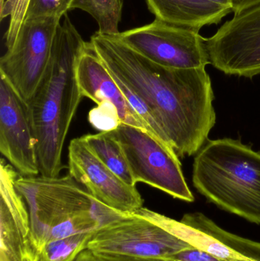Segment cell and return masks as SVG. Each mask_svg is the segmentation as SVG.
<instances>
[{
	"instance_id": "obj_1",
	"label": "cell",
	"mask_w": 260,
	"mask_h": 261,
	"mask_svg": "<svg viewBox=\"0 0 260 261\" xmlns=\"http://www.w3.org/2000/svg\"><path fill=\"white\" fill-rule=\"evenodd\" d=\"M90 42L108 71L146 102L177 156L196 154L216 122L213 89L206 68L162 67L115 35L96 32Z\"/></svg>"
},
{
	"instance_id": "obj_2",
	"label": "cell",
	"mask_w": 260,
	"mask_h": 261,
	"mask_svg": "<svg viewBox=\"0 0 260 261\" xmlns=\"http://www.w3.org/2000/svg\"><path fill=\"white\" fill-rule=\"evenodd\" d=\"M85 44L68 15H64L55 35L45 73L27 102L42 176L56 177L64 168L63 148L82 98L76 66Z\"/></svg>"
},
{
	"instance_id": "obj_3",
	"label": "cell",
	"mask_w": 260,
	"mask_h": 261,
	"mask_svg": "<svg viewBox=\"0 0 260 261\" xmlns=\"http://www.w3.org/2000/svg\"><path fill=\"white\" fill-rule=\"evenodd\" d=\"M15 187L27 205L40 251L49 242L96 231L130 215L99 202L70 174L18 176Z\"/></svg>"
},
{
	"instance_id": "obj_4",
	"label": "cell",
	"mask_w": 260,
	"mask_h": 261,
	"mask_svg": "<svg viewBox=\"0 0 260 261\" xmlns=\"http://www.w3.org/2000/svg\"><path fill=\"white\" fill-rule=\"evenodd\" d=\"M192 181L209 202L260 225V152L238 140H208L194 160Z\"/></svg>"
},
{
	"instance_id": "obj_5",
	"label": "cell",
	"mask_w": 260,
	"mask_h": 261,
	"mask_svg": "<svg viewBox=\"0 0 260 261\" xmlns=\"http://www.w3.org/2000/svg\"><path fill=\"white\" fill-rule=\"evenodd\" d=\"M110 132L120 142L136 184L143 182L175 199L194 202L180 158L172 147L148 130L125 123Z\"/></svg>"
},
{
	"instance_id": "obj_6",
	"label": "cell",
	"mask_w": 260,
	"mask_h": 261,
	"mask_svg": "<svg viewBox=\"0 0 260 261\" xmlns=\"http://www.w3.org/2000/svg\"><path fill=\"white\" fill-rule=\"evenodd\" d=\"M115 36L147 59L166 68L201 69L210 64L206 38L195 29L155 18L150 24Z\"/></svg>"
},
{
	"instance_id": "obj_7",
	"label": "cell",
	"mask_w": 260,
	"mask_h": 261,
	"mask_svg": "<svg viewBox=\"0 0 260 261\" xmlns=\"http://www.w3.org/2000/svg\"><path fill=\"white\" fill-rule=\"evenodd\" d=\"M61 22L56 17L24 20L13 45L0 59V76L26 102L45 73Z\"/></svg>"
},
{
	"instance_id": "obj_8",
	"label": "cell",
	"mask_w": 260,
	"mask_h": 261,
	"mask_svg": "<svg viewBox=\"0 0 260 261\" xmlns=\"http://www.w3.org/2000/svg\"><path fill=\"white\" fill-rule=\"evenodd\" d=\"M190 248L193 247L134 213L96 230L87 245V249L98 254L143 258H169Z\"/></svg>"
},
{
	"instance_id": "obj_9",
	"label": "cell",
	"mask_w": 260,
	"mask_h": 261,
	"mask_svg": "<svg viewBox=\"0 0 260 261\" xmlns=\"http://www.w3.org/2000/svg\"><path fill=\"white\" fill-rule=\"evenodd\" d=\"M210 64L227 75L260 74V3L235 14L206 38Z\"/></svg>"
},
{
	"instance_id": "obj_10",
	"label": "cell",
	"mask_w": 260,
	"mask_h": 261,
	"mask_svg": "<svg viewBox=\"0 0 260 261\" xmlns=\"http://www.w3.org/2000/svg\"><path fill=\"white\" fill-rule=\"evenodd\" d=\"M68 158L69 174L104 205L125 214L143 208V199L136 187L124 182L107 167L83 137L70 141Z\"/></svg>"
},
{
	"instance_id": "obj_11",
	"label": "cell",
	"mask_w": 260,
	"mask_h": 261,
	"mask_svg": "<svg viewBox=\"0 0 260 261\" xmlns=\"http://www.w3.org/2000/svg\"><path fill=\"white\" fill-rule=\"evenodd\" d=\"M0 151L21 176L40 174L36 140L28 106L2 76Z\"/></svg>"
},
{
	"instance_id": "obj_12",
	"label": "cell",
	"mask_w": 260,
	"mask_h": 261,
	"mask_svg": "<svg viewBox=\"0 0 260 261\" xmlns=\"http://www.w3.org/2000/svg\"><path fill=\"white\" fill-rule=\"evenodd\" d=\"M17 170L0 164V261H40L28 210L15 187Z\"/></svg>"
},
{
	"instance_id": "obj_13",
	"label": "cell",
	"mask_w": 260,
	"mask_h": 261,
	"mask_svg": "<svg viewBox=\"0 0 260 261\" xmlns=\"http://www.w3.org/2000/svg\"><path fill=\"white\" fill-rule=\"evenodd\" d=\"M76 76L82 97L89 98L97 106L111 104L117 110L122 123L150 132L148 125L130 105L90 41L86 42L78 58Z\"/></svg>"
},
{
	"instance_id": "obj_14",
	"label": "cell",
	"mask_w": 260,
	"mask_h": 261,
	"mask_svg": "<svg viewBox=\"0 0 260 261\" xmlns=\"http://www.w3.org/2000/svg\"><path fill=\"white\" fill-rule=\"evenodd\" d=\"M146 3L157 19L198 31L204 26L219 24L232 12L207 0H146Z\"/></svg>"
},
{
	"instance_id": "obj_15",
	"label": "cell",
	"mask_w": 260,
	"mask_h": 261,
	"mask_svg": "<svg viewBox=\"0 0 260 261\" xmlns=\"http://www.w3.org/2000/svg\"><path fill=\"white\" fill-rule=\"evenodd\" d=\"M134 214L142 216L160 225L171 234L187 242L193 248L206 251L218 258L227 261L242 260L246 258L245 256L241 253L232 249L212 236L186 225L181 221L178 222L175 219L166 217L163 215L143 207L137 210Z\"/></svg>"
},
{
	"instance_id": "obj_16",
	"label": "cell",
	"mask_w": 260,
	"mask_h": 261,
	"mask_svg": "<svg viewBox=\"0 0 260 261\" xmlns=\"http://www.w3.org/2000/svg\"><path fill=\"white\" fill-rule=\"evenodd\" d=\"M84 140L98 158L124 182L136 187V182L120 142L110 132L84 135Z\"/></svg>"
},
{
	"instance_id": "obj_17",
	"label": "cell",
	"mask_w": 260,
	"mask_h": 261,
	"mask_svg": "<svg viewBox=\"0 0 260 261\" xmlns=\"http://www.w3.org/2000/svg\"><path fill=\"white\" fill-rule=\"evenodd\" d=\"M181 222L203 231L243 255L245 259L233 261H260V242L237 236L218 226L212 219L201 213L184 215Z\"/></svg>"
},
{
	"instance_id": "obj_18",
	"label": "cell",
	"mask_w": 260,
	"mask_h": 261,
	"mask_svg": "<svg viewBox=\"0 0 260 261\" xmlns=\"http://www.w3.org/2000/svg\"><path fill=\"white\" fill-rule=\"evenodd\" d=\"M124 0H74L72 9H80L91 15L99 26V33L116 35L119 33Z\"/></svg>"
},
{
	"instance_id": "obj_19",
	"label": "cell",
	"mask_w": 260,
	"mask_h": 261,
	"mask_svg": "<svg viewBox=\"0 0 260 261\" xmlns=\"http://www.w3.org/2000/svg\"><path fill=\"white\" fill-rule=\"evenodd\" d=\"M94 232L80 233L49 242L40 251V261H74L86 249Z\"/></svg>"
},
{
	"instance_id": "obj_20",
	"label": "cell",
	"mask_w": 260,
	"mask_h": 261,
	"mask_svg": "<svg viewBox=\"0 0 260 261\" xmlns=\"http://www.w3.org/2000/svg\"><path fill=\"white\" fill-rule=\"evenodd\" d=\"M74 0H30L25 19L56 17L61 18L71 10ZM24 19V20H25Z\"/></svg>"
},
{
	"instance_id": "obj_21",
	"label": "cell",
	"mask_w": 260,
	"mask_h": 261,
	"mask_svg": "<svg viewBox=\"0 0 260 261\" xmlns=\"http://www.w3.org/2000/svg\"><path fill=\"white\" fill-rule=\"evenodd\" d=\"M89 118L90 123L101 132L115 129L122 123L117 110L108 103L102 104L93 109L90 111Z\"/></svg>"
},
{
	"instance_id": "obj_22",
	"label": "cell",
	"mask_w": 260,
	"mask_h": 261,
	"mask_svg": "<svg viewBox=\"0 0 260 261\" xmlns=\"http://www.w3.org/2000/svg\"><path fill=\"white\" fill-rule=\"evenodd\" d=\"M169 258L176 261H227L195 248L183 250Z\"/></svg>"
},
{
	"instance_id": "obj_23",
	"label": "cell",
	"mask_w": 260,
	"mask_h": 261,
	"mask_svg": "<svg viewBox=\"0 0 260 261\" xmlns=\"http://www.w3.org/2000/svg\"><path fill=\"white\" fill-rule=\"evenodd\" d=\"M98 254V253H97ZM100 254L106 261H176L165 257H153V258H143V257H128V256L114 255V254Z\"/></svg>"
},
{
	"instance_id": "obj_24",
	"label": "cell",
	"mask_w": 260,
	"mask_h": 261,
	"mask_svg": "<svg viewBox=\"0 0 260 261\" xmlns=\"http://www.w3.org/2000/svg\"><path fill=\"white\" fill-rule=\"evenodd\" d=\"M259 3L260 0H232V12L238 14Z\"/></svg>"
},
{
	"instance_id": "obj_25",
	"label": "cell",
	"mask_w": 260,
	"mask_h": 261,
	"mask_svg": "<svg viewBox=\"0 0 260 261\" xmlns=\"http://www.w3.org/2000/svg\"><path fill=\"white\" fill-rule=\"evenodd\" d=\"M74 261H106L100 254L91 251V250L85 249L77 256Z\"/></svg>"
},
{
	"instance_id": "obj_26",
	"label": "cell",
	"mask_w": 260,
	"mask_h": 261,
	"mask_svg": "<svg viewBox=\"0 0 260 261\" xmlns=\"http://www.w3.org/2000/svg\"><path fill=\"white\" fill-rule=\"evenodd\" d=\"M207 1L232 11V0H207Z\"/></svg>"
},
{
	"instance_id": "obj_27",
	"label": "cell",
	"mask_w": 260,
	"mask_h": 261,
	"mask_svg": "<svg viewBox=\"0 0 260 261\" xmlns=\"http://www.w3.org/2000/svg\"><path fill=\"white\" fill-rule=\"evenodd\" d=\"M5 1H6V0H0V8H1L2 6H3V4H4Z\"/></svg>"
}]
</instances>
